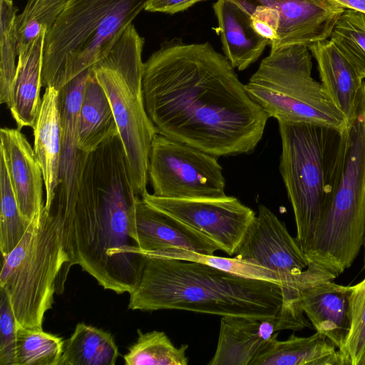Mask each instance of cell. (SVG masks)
Returning a JSON list of instances; mask_svg holds the SVG:
<instances>
[{
    "mask_svg": "<svg viewBox=\"0 0 365 365\" xmlns=\"http://www.w3.org/2000/svg\"><path fill=\"white\" fill-rule=\"evenodd\" d=\"M142 89L158 134L215 157L254 152L269 118L208 42L162 46L143 64Z\"/></svg>",
    "mask_w": 365,
    "mask_h": 365,
    "instance_id": "obj_1",
    "label": "cell"
},
{
    "mask_svg": "<svg viewBox=\"0 0 365 365\" xmlns=\"http://www.w3.org/2000/svg\"><path fill=\"white\" fill-rule=\"evenodd\" d=\"M138 197L117 134L88 154L72 211L53 220L70 266H81L117 294L136 289L147 259L130 234Z\"/></svg>",
    "mask_w": 365,
    "mask_h": 365,
    "instance_id": "obj_2",
    "label": "cell"
},
{
    "mask_svg": "<svg viewBox=\"0 0 365 365\" xmlns=\"http://www.w3.org/2000/svg\"><path fill=\"white\" fill-rule=\"evenodd\" d=\"M145 256L140 281L130 293L131 310L178 309L264 318L277 315L282 307L279 284L240 277L199 262Z\"/></svg>",
    "mask_w": 365,
    "mask_h": 365,
    "instance_id": "obj_3",
    "label": "cell"
},
{
    "mask_svg": "<svg viewBox=\"0 0 365 365\" xmlns=\"http://www.w3.org/2000/svg\"><path fill=\"white\" fill-rule=\"evenodd\" d=\"M278 124L279 171L294 212L296 238L305 254L340 180L348 127L339 130L308 123Z\"/></svg>",
    "mask_w": 365,
    "mask_h": 365,
    "instance_id": "obj_4",
    "label": "cell"
},
{
    "mask_svg": "<svg viewBox=\"0 0 365 365\" xmlns=\"http://www.w3.org/2000/svg\"><path fill=\"white\" fill-rule=\"evenodd\" d=\"M149 0H68L46 33L42 86L60 91L110 51Z\"/></svg>",
    "mask_w": 365,
    "mask_h": 365,
    "instance_id": "obj_5",
    "label": "cell"
},
{
    "mask_svg": "<svg viewBox=\"0 0 365 365\" xmlns=\"http://www.w3.org/2000/svg\"><path fill=\"white\" fill-rule=\"evenodd\" d=\"M0 289L7 294L19 325L42 329L53 294L63 292L71 268L55 222L45 209L17 245L2 255Z\"/></svg>",
    "mask_w": 365,
    "mask_h": 365,
    "instance_id": "obj_6",
    "label": "cell"
},
{
    "mask_svg": "<svg viewBox=\"0 0 365 365\" xmlns=\"http://www.w3.org/2000/svg\"><path fill=\"white\" fill-rule=\"evenodd\" d=\"M144 39L130 24L105 57L92 66L110 101L134 192H147L149 155L158 134L145 110L142 89Z\"/></svg>",
    "mask_w": 365,
    "mask_h": 365,
    "instance_id": "obj_7",
    "label": "cell"
},
{
    "mask_svg": "<svg viewBox=\"0 0 365 365\" xmlns=\"http://www.w3.org/2000/svg\"><path fill=\"white\" fill-rule=\"evenodd\" d=\"M365 244V96L349 120L342 173L309 248V264L336 277L349 268Z\"/></svg>",
    "mask_w": 365,
    "mask_h": 365,
    "instance_id": "obj_8",
    "label": "cell"
},
{
    "mask_svg": "<svg viewBox=\"0 0 365 365\" xmlns=\"http://www.w3.org/2000/svg\"><path fill=\"white\" fill-rule=\"evenodd\" d=\"M308 46L270 51L245 85L250 96L277 121L308 123L344 130L349 120L311 76Z\"/></svg>",
    "mask_w": 365,
    "mask_h": 365,
    "instance_id": "obj_9",
    "label": "cell"
},
{
    "mask_svg": "<svg viewBox=\"0 0 365 365\" xmlns=\"http://www.w3.org/2000/svg\"><path fill=\"white\" fill-rule=\"evenodd\" d=\"M237 257L269 269L279 277L283 307L300 309L299 293L319 283L336 277L329 271L309 264L296 237L268 207L258 206L235 254Z\"/></svg>",
    "mask_w": 365,
    "mask_h": 365,
    "instance_id": "obj_10",
    "label": "cell"
},
{
    "mask_svg": "<svg viewBox=\"0 0 365 365\" xmlns=\"http://www.w3.org/2000/svg\"><path fill=\"white\" fill-rule=\"evenodd\" d=\"M148 178L153 195L172 199H217L226 196L225 179L217 157L157 134L151 145Z\"/></svg>",
    "mask_w": 365,
    "mask_h": 365,
    "instance_id": "obj_11",
    "label": "cell"
},
{
    "mask_svg": "<svg viewBox=\"0 0 365 365\" xmlns=\"http://www.w3.org/2000/svg\"><path fill=\"white\" fill-rule=\"evenodd\" d=\"M142 199L153 208L182 222L215 242L230 256L235 255L256 213L237 197L172 199L148 191Z\"/></svg>",
    "mask_w": 365,
    "mask_h": 365,
    "instance_id": "obj_12",
    "label": "cell"
},
{
    "mask_svg": "<svg viewBox=\"0 0 365 365\" xmlns=\"http://www.w3.org/2000/svg\"><path fill=\"white\" fill-rule=\"evenodd\" d=\"M311 327L301 310L282 306L275 316L257 318L222 316L216 351L209 365H250L282 330L299 331Z\"/></svg>",
    "mask_w": 365,
    "mask_h": 365,
    "instance_id": "obj_13",
    "label": "cell"
},
{
    "mask_svg": "<svg viewBox=\"0 0 365 365\" xmlns=\"http://www.w3.org/2000/svg\"><path fill=\"white\" fill-rule=\"evenodd\" d=\"M89 71L90 68L60 90L62 145L58 183L55 198L46 210L55 220L65 217L72 211L88 155L78 147V121Z\"/></svg>",
    "mask_w": 365,
    "mask_h": 365,
    "instance_id": "obj_14",
    "label": "cell"
},
{
    "mask_svg": "<svg viewBox=\"0 0 365 365\" xmlns=\"http://www.w3.org/2000/svg\"><path fill=\"white\" fill-rule=\"evenodd\" d=\"M237 6H265L279 16L277 39L271 51L327 39L345 11L334 0H229Z\"/></svg>",
    "mask_w": 365,
    "mask_h": 365,
    "instance_id": "obj_15",
    "label": "cell"
},
{
    "mask_svg": "<svg viewBox=\"0 0 365 365\" xmlns=\"http://www.w3.org/2000/svg\"><path fill=\"white\" fill-rule=\"evenodd\" d=\"M130 237L143 252L182 249L214 255L220 247L182 222L153 208L138 197L130 215Z\"/></svg>",
    "mask_w": 365,
    "mask_h": 365,
    "instance_id": "obj_16",
    "label": "cell"
},
{
    "mask_svg": "<svg viewBox=\"0 0 365 365\" xmlns=\"http://www.w3.org/2000/svg\"><path fill=\"white\" fill-rule=\"evenodd\" d=\"M0 150L8 166L14 192L22 215L29 222L42 214L43 172L34 148L19 129L0 130Z\"/></svg>",
    "mask_w": 365,
    "mask_h": 365,
    "instance_id": "obj_17",
    "label": "cell"
},
{
    "mask_svg": "<svg viewBox=\"0 0 365 365\" xmlns=\"http://www.w3.org/2000/svg\"><path fill=\"white\" fill-rule=\"evenodd\" d=\"M351 286L327 280L299 293L298 304L312 327L340 351L350 327Z\"/></svg>",
    "mask_w": 365,
    "mask_h": 365,
    "instance_id": "obj_18",
    "label": "cell"
},
{
    "mask_svg": "<svg viewBox=\"0 0 365 365\" xmlns=\"http://www.w3.org/2000/svg\"><path fill=\"white\" fill-rule=\"evenodd\" d=\"M309 48L317 60L324 91L349 120L365 96V82L331 40L315 42Z\"/></svg>",
    "mask_w": 365,
    "mask_h": 365,
    "instance_id": "obj_19",
    "label": "cell"
},
{
    "mask_svg": "<svg viewBox=\"0 0 365 365\" xmlns=\"http://www.w3.org/2000/svg\"><path fill=\"white\" fill-rule=\"evenodd\" d=\"M33 128L34 150L43 172L46 189L44 207L48 210L58 183L62 145L60 91L45 88L41 108Z\"/></svg>",
    "mask_w": 365,
    "mask_h": 365,
    "instance_id": "obj_20",
    "label": "cell"
},
{
    "mask_svg": "<svg viewBox=\"0 0 365 365\" xmlns=\"http://www.w3.org/2000/svg\"><path fill=\"white\" fill-rule=\"evenodd\" d=\"M213 9L225 57L232 66L243 71L262 55L268 40L253 29L250 16L229 0H217Z\"/></svg>",
    "mask_w": 365,
    "mask_h": 365,
    "instance_id": "obj_21",
    "label": "cell"
},
{
    "mask_svg": "<svg viewBox=\"0 0 365 365\" xmlns=\"http://www.w3.org/2000/svg\"><path fill=\"white\" fill-rule=\"evenodd\" d=\"M46 29L18 55L16 72L7 106L16 121L17 129L33 127L38 114L42 98L41 74L43 52Z\"/></svg>",
    "mask_w": 365,
    "mask_h": 365,
    "instance_id": "obj_22",
    "label": "cell"
},
{
    "mask_svg": "<svg viewBox=\"0 0 365 365\" xmlns=\"http://www.w3.org/2000/svg\"><path fill=\"white\" fill-rule=\"evenodd\" d=\"M278 334L250 365H343L339 350L319 332L306 337L293 333L284 341Z\"/></svg>",
    "mask_w": 365,
    "mask_h": 365,
    "instance_id": "obj_23",
    "label": "cell"
},
{
    "mask_svg": "<svg viewBox=\"0 0 365 365\" xmlns=\"http://www.w3.org/2000/svg\"><path fill=\"white\" fill-rule=\"evenodd\" d=\"M79 148L89 154L113 135L118 134L108 98L92 66L86 81L78 121Z\"/></svg>",
    "mask_w": 365,
    "mask_h": 365,
    "instance_id": "obj_24",
    "label": "cell"
},
{
    "mask_svg": "<svg viewBox=\"0 0 365 365\" xmlns=\"http://www.w3.org/2000/svg\"><path fill=\"white\" fill-rule=\"evenodd\" d=\"M119 356L113 336L102 329L78 323L64 341L58 365H114Z\"/></svg>",
    "mask_w": 365,
    "mask_h": 365,
    "instance_id": "obj_25",
    "label": "cell"
},
{
    "mask_svg": "<svg viewBox=\"0 0 365 365\" xmlns=\"http://www.w3.org/2000/svg\"><path fill=\"white\" fill-rule=\"evenodd\" d=\"M123 356L127 365H187V344L176 347L163 331L143 333Z\"/></svg>",
    "mask_w": 365,
    "mask_h": 365,
    "instance_id": "obj_26",
    "label": "cell"
},
{
    "mask_svg": "<svg viewBox=\"0 0 365 365\" xmlns=\"http://www.w3.org/2000/svg\"><path fill=\"white\" fill-rule=\"evenodd\" d=\"M0 250L9 253L24 235L30 222L21 213L4 154L0 150Z\"/></svg>",
    "mask_w": 365,
    "mask_h": 365,
    "instance_id": "obj_27",
    "label": "cell"
},
{
    "mask_svg": "<svg viewBox=\"0 0 365 365\" xmlns=\"http://www.w3.org/2000/svg\"><path fill=\"white\" fill-rule=\"evenodd\" d=\"M138 251L147 256L199 262L240 277L269 281L280 284L278 276L273 271L237 257H219L178 248L155 252H143L138 249Z\"/></svg>",
    "mask_w": 365,
    "mask_h": 365,
    "instance_id": "obj_28",
    "label": "cell"
},
{
    "mask_svg": "<svg viewBox=\"0 0 365 365\" xmlns=\"http://www.w3.org/2000/svg\"><path fill=\"white\" fill-rule=\"evenodd\" d=\"M16 8L12 0H0V103L8 105L16 72Z\"/></svg>",
    "mask_w": 365,
    "mask_h": 365,
    "instance_id": "obj_29",
    "label": "cell"
},
{
    "mask_svg": "<svg viewBox=\"0 0 365 365\" xmlns=\"http://www.w3.org/2000/svg\"><path fill=\"white\" fill-rule=\"evenodd\" d=\"M331 41L365 78V14L347 9L331 33Z\"/></svg>",
    "mask_w": 365,
    "mask_h": 365,
    "instance_id": "obj_30",
    "label": "cell"
},
{
    "mask_svg": "<svg viewBox=\"0 0 365 365\" xmlns=\"http://www.w3.org/2000/svg\"><path fill=\"white\" fill-rule=\"evenodd\" d=\"M64 341L42 329L18 324L16 365H58Z\"/></svg>",
    "mask_w": 365,
    "mask_h": 365,
    "instance_id": "obj_31",
    "label": "cell"
},
{
    "mask_svg": "<svg viewBox=\"0 0 365 365\" xmlns=\"http://www.w3.org/2000/svg\"><path fill=\"white\" fill-rule=\"evenodd\" d=\"M68 0H28L16 18L18 55L26 50L44 29L48 31Z\"/></svg>",
    "mask_w": 365,
    "mask_h": 365,
    "instance_id": "obj_32",
    "label": "cell"
},
{
    "mask_svg": "<svg viewBox=\"0 0 365 365\" xmlns=\"http://www.w3.org/2000/svg\"><path fill=\"white\" fill-rule=\"evenodd\" d=\"M350 327L339 351L343 365H360L365 354V277L351 286Z\"/></svg>",
    "mask_w": 365,
    "mask_h": 365,
    "instance_id": "obj_33",
    "label": "cell"
},
{
    "mask_svg": "<svg viewBox=\"0 0 365 365\" xmlns=\"http://www.w3.org/2000/svg\"><path fill=\"white\" fill-rule=\"evenodd\" d=\"M0 365H16L18 322L9 297L0 289Z\"/></svg>",
    "mask_w": 365,
    "mask_h": 365,
    "instance_id": "obj_34",
    "label": "cell"
},
{
    "mask_svg": "<svg viewBox=\"0 0 365 365\" xmlns=\"http://www.w3.org/2000/svg\"><path fill=\"white\" fill-rule=\"evenodd\" d=\"M201 1L205 0H149L145 10L173 14L186 10Z\"/></svg>",
    "mask_w": 365,
    "mask_h": 365,
    "instance_id": "obj_35",
    "label": "cell"
},
{
    "mask_svg": "<svg viewBox=\"0 0 365 365\" xmlns=\"http://www.w3.org/2000/svg\"><path fill=\"white\" fill-rule=\"evenodd\" d=\"M344 9L365 14V0H334Z\"/></svg>",
    "mask_w": 365,
    "mask_h": 365,
    "instance_id": "obj_36",
    "label": "cell"
},
{
    "mask_svg": "<svg viewBox=\"0 0 365 365\" xmlns=\"http://www.w3.org/2000/svg\"><path fill=\"white\" fill-rule=\"evenodd\" d=\"M360 365H365V354H364V357L361 359Z\"/></svg>",
    "mask_w": 365,
    "mask_h": 365,
    "instance_id": "obj_37",
    "label": "cell"
},
{
    "mask_svg": "<svg viewBox=\"0 0 365 365\" xmlns=\"http://www.w3.org/2000/svg\"><path fill=\"white\" fill-rule=\"evenodd\" d=\"M364 251H365V244H364Z\"/></svg>",
    "mask_w": 365,
    "mask_h": 365,
    "instance_id": "obj_38",
    "label": "cell"
}]
</instances>
